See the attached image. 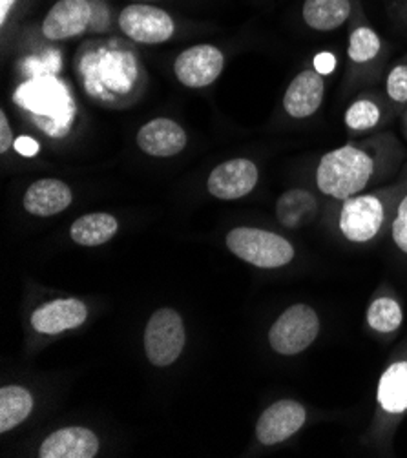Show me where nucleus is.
I'll list each match as a JSON object with an SVG mask.
<instances>
[{
  "instance_id": "f257e3e1",
  "label": "nucleus",
  "mask_w": 407,
  "mask_h": 458,
  "mask_svg": "<svg viewBox=\"0 0 407 458\" xmlns=\"http://www.w3.org/2000/svg\"><path fill=\"white\" fill-rule=\"evenodd\" d=\"M375 174V159L352 145L326 154L316 168L318 191L335 199H349L368 187Z\"/></svg>"
},
{
  "instance_id": "f03ea898",
  "label": "nucleus",
  "mask_w": 407,
  "mask_h": 458,
  "mask_svg": "<svg viewBox=\"0 0 407 458\" xmlns=\"http://www.w3.org/2000/svg\"><path fill=\"white\" fill-rule=\"evenodd\" d=\"M229 250L259 268H280L294 259V247L280 234L252 226H238L227 234Z\"/></svg>"
},
{
  "instance_id": "7ed1b4c3",
  "label": "nucleus",
  "mask_w": 407,
  "mask_h": 458,
  "mask_svg": "<svg viewBox=\"0 0 407 458\" xmlns=\"http://www.w3.org/2000/svg\"><path fill=\"white\" fill-rule=\"evenodd\" d=\"M320 333V318L305 303H296L282 312L268 331V344L275 352L294 356L309 349Z\"/></svg>"
},
{
  "instance_id": "20e7f679",
  "label": "nucleus",
  "mask_w": 407,
  "mask_h": 458,
  "mask_svg": "<svg viewBox=\"0 0 407 458\" xmlns=\"http://www.w3.org/2000/svg\"><path fill=\"white\" fill-rule=\"evenodd\" d=\"M143 344L152 365L168 368L181 356L187 344L183 318L170 307L157 309L148 319Z\"/></svg>"
},
{
  "instance_id": "39448f33",
  "label": "nucleus",
  "mask_w": 407,
  "mask_h": 458,
  "mask_svg": "<svg viewBox=\"0 0 407 458\" xmlns=\"http://www.w3.org/2000/svg\"><path fill=\"white\" fill-rule=\"evenodd\" d=\"M384 205L377 196H352L343 201L340 212V231L352 243L371 242L384 225Z\"/></svg>"
},
{
  "instance_id": "423d86ee",
  "label": "nucleus",
  "mask_w": 407,
  "mask_h": 458,
  "mask_svg": "<svg viewBox=\"0 0 407 458\" xmlns=\"http://www.w3.org/2000/svg\"><path fill=\"white\" fill-rule=\"evenodd\" d=\"M121 31L140 44L166 42L174 31V19L161 8L150 4H130L119 15Z\"/></svg>"
},
{
  "instance_id": "0eeeda50",
  "label": "nucleus",
  "mask_w": 407,
  "mask_h": 458,
  "mask_svg": "<svg viewBox=\"0 0 407 458\" xmlns=\"http://www.w3.org/2000/svg\"><path fill=\"white\" fill-rule=\"evenodd\" d=\"M307 420L305 407L296 400H280L268 405L256 424V438L263 445H276L294 437Z\"/></svg>"
},
{
  "instance_id": "6e6552de",
  "label": "nucleus",
  "mask_w": 407,
  "mask_h": 458,
  "mask_svg": "<svg viewBox=\"0 0 407 458\" xmlns=\"http://www.w3.org/2000/svg\"><path fill=\"white\" fill-rule=\"evenodd\" d=\"M223 54L212 44H198L179 54L174 63L177 81L187 88H207L216 82L223 72Z\"/></svg>"
},
{
  "instance_id": "1a4fd4ad",
  "label": "nucleus",
  "mask_w": 407,
  "mask_h": 458,
  "mask_svg": "<svg viewBox=\"0 0 407 458\" xmlns=\"http://www.w3.org/2000/svg\"><path fill=\"white\" fill-rule=\"evenodd\" d=\"M258 166L250 159H231L219 163L208 175V194L223 199L234 201L245 198L258 185Z\"/></svg>"
},
{
  "instance_id": "9d476101",
  "label": "nucleus",
  "mask_w": 407,
  "mask_h": 458,
  "mask_svg": "<svg viewBox=\"0 0 407 458\" xmlns=\"http://www.w3.org/2000/svg\"><path fill=\"white\" fill-rule=\"evenodd\" d=\"M88 318V307L77 298H61L42 303L31 314V326L40 335H61L81 327Z\"/></svg>"
},
{
  "instance_id": "9b49d317",
  "label": "nucleus",
  "mask_w": 407,
  "mask_h": 458,
  "mask_svg": "<svg viewBox=\"0 0 407 458\" xmlns=\"http://www.w3.org/2000/svg\"><path fill=\"white\" fill-rule=\"evenodd\" d=\"M94 19L88 0H59L42 22V35L50 40H64L84 33Z\"/></svg>"
},
{
  "instance_id": "f8f14e48",
  "label": "nucleus",
  "mask_w": 407,
  "mask_h": 458,
  "mask_svg": "<svg viewBox=\"0 0 407 458\" xmlns=\"http://www.w3.org/2000/svg\"><path fill=\"white\" fill-rule=\"evenodd\" d=\"M187 131L166 117L152 119L138 131V147L152 157H174L187 148Z\"/></svg>"
},
{
  "instance_id": "ddd939ff",
  "label": "nucleus",
  "mask_w": 407,
  "mask_h": 458,
  "mask_svg": "<svg viewBox=\"0 0 407 458\" xmlns=\"http://www.w3.org/2000/svg\"><path fill=\"white\" fill-rule=\"evenodd\" d=\"M99 453L98 435L81 426L63 428L44 438L38 447L40 458H94Z\"/></svg>"
},
{
  "instance_id": "4468645a",
  "label": "nucleus",
  "mask_w": 407,
  "mask_h": 458,
  "mask_svg": "<svg viewBox=\"0 0 407 458\" xmlns=\"http://www.w3.org/2000/svg\"><path fill=\"white\" fill-rule=\"evenodd\" d=\"M326 82L316 70H305L294 77L284 96V108L294 119H305L318 112L324 103Z\"/></svg>"
},
{
  "instance_id": "2eb2a0df",
  "label": "nucleus",
  "mask_w": 407,
  "mask_h": 458,
  "mask_svg": "<svg viewBox=\"0 0 407 458\" xmlns=\"http://www.w3.org/2000/svg\"><path fill=\"white\" fill-rule=\"evenodd\" d=\"M73 201L72 189L64 181L44 177L35 181L24 194V208L31 216L50 217L64 212Z\"/></svg>"
},
{
  "instance_id": "dca6fc26",
  "label": "nucleus",
  "mask_w": 407,
  "mask_h": 458,
  "mask_svg": "<svg viewBox=\"0 0 407 458\" xmlns=\"http://www.w3.org/2000/svg\"><path fill=\"white\" fill-rule=\"evenodd\" d=\"M119 231V221L112 214L94 212L77 217L70 226V238L81 247L108 243Z\"/></svg>"
},
{
  "instance_id": "f3484780",
  "label": "nucleus",
  "mask_w": 407,
  "mask_h": 458,
  "mask_svg": "<svg viewBox=\"0 0 407 458\" xmlns=\"http://www.w3.org/2000/svg\"><path fill=\"white\" fill-rule=\"evenodd\" d=\"M316 216H318V199L309 191H287L276 201V217L287 228H301L312 223Z\"/></svg>"
},
{
  "instance_id": "a211bd4d",
  "label": "nucleus",
  "mask_w": 407,
  "mask_h": 458,
  "mask_svg": "<svg viewBox=\"0 0 407 458\" xmlns=\"http://www.w3.org/2000/svg\"><path fill=\"white\" fill-rule=\"evenodd\" d=\"M378 403L384 411L400 415L407 411V361H396L384 371L378 391Z\"/></svg>"
},
{
  "instance_id": "6ab92c4d",
  "label": "nucleus",
  "mask_w": 407,
  "mask_h": 458,
  "mask_svg": "<svg viewBox=\"0 0 407 458\" xmlns=\"http://www.w3.org/2000/svg\"><path fill=\"white\" fill-rule=\"evenodd\" d=\"M301 15L309 28L333 31L351 15V3L349 0H305Z\"/></svg>"
},
{
  "instance_id": "aec40b11",
  "label": "nucleus",
  "mask_w": 407,
  "mask_h": 458,
  "mask_svg": "<svg viewBox=\"0 0 407 458\" xmlns=\"http://www.w3.org/2000/svg\"><path fill=\"white\" fill-rule=\"evenodd\" d=\"M33 411V396L21 386L0 389V433H8L21 426Z\"/></svg>"
},
{
  "instance_id": "412c9836",
  "label": "nucleus",
  "mask_w": 407,
  "mask_h": 458,
  "mask_svg": "<svg viewBox=\"0 0 407 458\" xmlns=\"http://www.w3.org/2000/svg\"><path fill=\"white\" fill-rule=\"evenodd\" d=\"M402 309L393 298H377L368 309V324L373 331L389 335L402 326Z\"/></svg>"
},
{
  "instance_id": "4be33fe9",
  "label": "nucleus",
  "mask_w": 407,
  "mask_h": 458,
  "mask_svg": "<svg viewBox=\"0 0 407 458\" xmlns=\"http://www.w3.org/2000/svg\"><path fill=\"white\" fill-rule=\"evenodd\" d=\"M21 89L24 94V106L44 115H50L57 110V106H54V99L64 98L57 82H40L37 86H22Z\"/></svg>"
},
{
  "instance_id": "5701e85b",
  "label": "nucleus",
  "mask_w": 407,
  "mask_h": 458,
  "mask_svg": "<svg viewBox=\"0 0 407 458\" xmlns=\"http://www.w3.org/2000/svg\"><path fill=\"white\" fill-rule=\"evenodd\" d=\"M380 37L371 28H356L349 38V57L354 63H369L380 52Z\"/></svg>"
},
{
  "instance_id": "b1692460",
  "label": "nucleus",
  "mask_w": 407,
  "mask_h": 458,
  "mask_svg": "<svg viewBox=\"0 0 407 458\" xmlns=\"http://www.w3.org/2000/svg\"><path fill=\"white\" fill-rule=\"evenodd\" d=\"M380 108L373 101H354L345 112V126L352 131H366L380 123Z\"/></svg>"
},
{
  "instance_id": "393cba45",
  "label": "nucleus",
  "mask_w": 407,
  "mask_h": 458,
  "mask_svg": "<svg viewBox=\"0 0 407 458\" xmlns=\"http://www.w3.org/2000/svg\"><path fill=\"white\" fill-rule=\"evenodd\" d=\"M386 89L394 103H407V64H398L389 72Z\"/></svg>"
},
{
  "instance_id": "a878e982",
  "label": "nucleus",
  "mask_w": 407,
  "mask_h": 458,
  "mask_svg": "<svg viewBox=\"0 0 407 458\" xmlns=\"http://www.w3.org/2000/svg\"><path fill=\"white\" fill-rule=\"evenodd\" d=\"M391 233H393V240H394L396 247L407 254V196L400 201V205L396 208Z\"/></svg>"
},
{
  "instance_id": "bb28decb",
  "label": "nucleus",
  "mask_w": 407,
  "mask_h": 458,
  "mask_svg": "<svg viewBox=\"0 0 407 458\" xmlns=\"http://www.w3.org/2000/svg\"><path fill=\"white\" fill-rule=\"evenodd\" d=\"M13 145V131L10 128L8 117L4 112H0V154H6Z\"/></svg>"
},
{
  "instance_id": "cd10ccee",
  "label": "nucleus",
  "mask_w": 407,
  "mask_h": 458,
  "mask_svg": "<svg viewBox=\"0 0 407 458\" xmlns=\"http://www.w3.org/2000/svg\"><path fill=\"white\" fill-rule=\"evenodd\" d=\"M335 68H336V59H335L333 54L324 52V54H320V55H316V59H314V70H316V72L322 73V75H327V73H331Z\"/></svg>"
},
{
  "instance_id": "c85d7f7f",
  "label": "nucleus",
  "mask_w": 407,
  "mask_h": 458,
  "mask_svg": "<svg viewBox=\"0 0 407 458\" xmlns=\"http://www.w3.org/2000/svg\"><path fill=\"white\" fill-rule=\"evenodd\" d=\"M15 150L21 156L31 157V156H35L38 152V145H37V141L31 140V137H19V140L15 141Z\"/></svg>"
},
{
  "instance_id": "c756f323",
  "label": "nucleus",
  "mask_w": 407,
  "mask_h": 458,
  "mask_svg": "<svg viewBox=\"0 0 407 458\" xmlns=\"http://www.w3.org/2000/svg\"><path fill=\"white\" fill-rule=\"evenodd\" d=\"M13 4H15V0H0V24L6 22L8 13L13 8Z\"/></svg>"
},
{
  "instance_id": "7c9ffc66",
  "label": "nucleus",
  "mask_w": 407,
  "mask_h": 458,
  "mask_svg": "<svg viewBox=\"0 0 407 458\" xmlns=\"http://www.w3.org/2000/svg\"><path fill=\"white\" fill-rule=\"evenodd\" d=\"M131 3H152V0H131Z\"/></svg>"
},
{
  "instance_id": "2f4dec72",
  "label": "nucleus",
  "mask_w": 407,
  "mask_h": 458,
  "mask_svg": "<svg viewBox=\"0 0 407 458\" xmlns=\"http://www.w3.org/2000/svg\"><path fill=\"white\" fill-rule=\"evenodd\" d=\"M405 124H407V114H405Z\"/></svg>"
}]
</instances>
